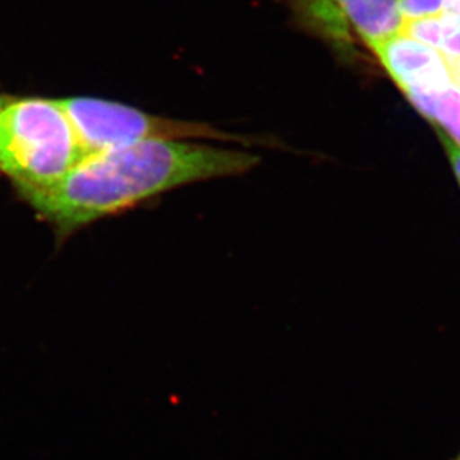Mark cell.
<instances>
[{
    "mask_svg": "<svg viewBox=\"0 0 460 460\" xmlns=\"http://www.w3.org/2000/svg\"><path fill=\"white\" fill-rule=\"evenodd\" d=\"M259 157L247 151L189 141H146L84 155L60 180L17 191L60 241L93 223L178 187L250 172Z\"/></svg>",
    "mask_w": 460,
    "mask_h": 460,
    "instance_id": "1",
    "label": "cell"
},
{
    "mask_svg": "<svg viewBox=\"0 0 460 460\" xmlns=\"http://www.w3.org/2000/svg\"><path fill=\"white\" fill-rule=\"evenodd\" d=\"M83 157L60 99L8 96L0 105V173L15 193L53 184Z\"/></svg>",
    "mask_w": 460,
    "mask_h": 460,
    "instance_id": "2",
    "label": "cell"
},
{
    "mask_svg": "<svg viewBox=\"0 0 460 460\" xmlns=\"http://www.w3.org/2000/svg\"><path fill=\"white\" fill-rule=\"evenodd\" d=\"M84 155L146 141L252 142L213 126L148 114L124 103L98 98L60 99Z\"/></svg>",
    "mask_w": 460,
    "mask_h": 460,
    "instance_id": "3",
    "label": "cell"
},
{
    "mask_svg": "<svg viewBox=\"0 0 460 460\" xmlns=\"http://www.w3.org/2000/svg\"><path fill=\"white\" fill-rule=\"evenodd\" d=\"M372 51L412 107L428 119L459 83L438 49L402 31Z\"/></svg>",
    "mask_w": 460,
    "mask_h": 460,
    "instance_id": "4",
    "label": "cell"
},
{
    "mask_svg": "<svg viewBox=\"0 0 460 460\" xmlns=\"http://www.w3.org/2000/svg\"><path fill=\"white\" fill-rule=\"evenodd\" d=\"M349 33L354 31L369 49L402 31L399 0H335Z\"/></svg>",
    "mask_w": 460,
    "mask_h": 460,
    "instance_id": "5",
    "label": "cell"
},
{
    "mask_svg": "<svg viewBox=\"0 0 460 460\" xmlns=\"http://www.w3.org/2000/svg\"><path fill=\"white\" fill-rule=\"evenodd\" d=\"M302 29L337 49H349L353 35L342 22L335 0H288Z\"/></svg>",
    "mask_w": 460,
    "mask_h": 460,
    "instance_id": "6",
    "label": "cell"
},
{
    "mask_svg": "<svg viewBox=\"0 0 460 460\" xmlns=\"http://www.w3.org/2000/svg\"><path fill=\"white\" fill-rule=\"evenodd\" d=\"M446 0H399L403 20L438 17L444 11Z\"/></svg>",
    "mask_w": 460,
    "mask_h": 460,
    "instance_id": "7",
    "label": "cell"
},
{
    "mask_svg": "<svg viewBox=\"0 0 460 460\" xmlns=\"http://www.w3.org/2000/svg\"><path fill=\"white\" fill-rule=\"evenodd\" d=\"M441 139H443L444 146H446V151H447L448 160L452 164L453 171H455V175H456L460 184V146L455 144L452 139L444 137V135H441Z\"/></svg>",
    "mask_w": 460,
    "mask_h": 460,
    "instance_id": "8",
    "label": "cell"
},
{
    "mask_svg": "<svg viewBox=\"0 0 460 460\" xmlns=\"http://www.w3.org/2000/svg\"><path fill=\"white\" fill-rule=\"evenodd\" d=\"M443 13L447 17L460 20V0H446Z\"/></svg>",
    "mask_w": 460,
    "mask_h": 460,
    "instance_id": "9",
    "label": "cell"
},
{
    "mask_svg": "<svg viewBox=\"0 0 460 460\" xmlns=\"http://www.w3.org/2000/svg\"><path fill=\"white\" fill-rule=\"evenodd\" d=\"M8 99V96H4V94H0V105Z\"/></svg>",
    "mask_w": 460,
    "mask_h": 460,
    "instance_id": "10",
    "label": "cell"
},
{
    "mask_svg": "<svg viewBox=\"0 0 460 460\" xmlns=\"http://www.w3.org/2000/svg\"><path fill=\"white\" fill-rule=\"evenodd\" d=\"M455 460H460V453H459V455H457L456 457H455Z\"/></svg>",
    "mask_w": 460,
    "mask_h": 460,
    "instance_id": "11",
    "label": "cell"
}]
</instances>
